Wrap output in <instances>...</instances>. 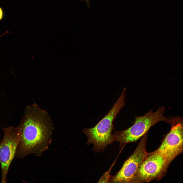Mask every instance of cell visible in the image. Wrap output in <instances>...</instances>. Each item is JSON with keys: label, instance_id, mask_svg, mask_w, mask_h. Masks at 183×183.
I'll list each match as a JSON object with an SVG mask.
<instances>
[{"label": "cell", "instance_id": "6da1fadb", "mask_svg": "<svg viewBox=\"0 0 183 183\" xmlns=\"http://www.w3.org/2000/svg\"><path fill=\"white\" fill-rule=\"evenodd\" d=\"M18 127L20 138L15 158L23 159L30 154L40 156L48 149L54 128L45 110L36 104L28 106Z\"/></svg>", "mask_w": 183, "mask_h": 183}, {"label": "cell", "instance_id": "7a4b0ae2", "mask_svg": "<svg viewBox=\"0 0 183 183\" xmlns=\"http://www.w3.org/2000/svg\"><path fill=\"white\" fill-rule=\"evenodd\" d=\"M125 91L124 88L114 105L102 120L93 127L85 128L83 131L87 137L86 144L88 145L93 144L92 149L96 153L103 151L106 146L114 141L112 133L113 123L125 104Z\"/></svg>", "mask_w": 183, "mask_h": 183}, {"label": "cell", "instance_id": "3957f363", "mask_svg": "<svg viewBox=\"0 0 183 183\" xmlns=\"http://www.w3.org/2000/svg\"><path fill=\"white\" fill-rule=\"evenodd\" d=\"M165 108H159L155 112L151 110L144 116L136 117L133 124L125 130L115 132L113 135L114 141L119 143L120 145L135 142L142 137L153 125L159 122L170 123L171 119L164 116Z\"/></svg>", "mask_w": 183, "mask_h": 183}, {"label": "cell", "instance_id": "277c9868", "mask_svg": "<svg viewBox=\"0 0 183 183\" xmlns=\"http://www.w3.org/2000/svg\"><path fill=\"white\" fill-rule=\"evenodd\" d=\"M171 163L156 150L150 154L141 163L130 183H144L161 179Z\"/></svg>", "mask_w": 183, "mask_h": 183}, {"label": "cell", "instance_id": "5b68a950", "mask_svg": "<svg viewBox=\"0 0 183 183\" xmlns=\"http://www.w3.org/2000/svg\"><path fill=\"white\" fill-rule=\"evenodd\" d=\"M170 130L156 150L171 163L183 152V117H170Z\"/></svg>", "mask_w": 183, "mask_h": 183}, {"label": "cell", "instance_id": "8992f818", "mask_svg": "<svg viewBox=\"0 0 183 183\" xmlns=\"http://www.w3.org/2000/svg\"><path fill=\"white\" fill-rule=\"evenodd\" d=\"M147 133L142 137L136 148L125 162L116 175L111 176L109 182L130 183L141 163L150 154L146 149Z\"/></svg>", "mask_w": 183, "mask_h": 183}, {"label": "cell", "instance_id": "52a82bcc", "mask_svg": "<svg viewBox=\"0 0 183 183\" xmlns=\"http://www.w3.org/2000/svg\"><path fill=\"white\" fill-rule=\"evenodd\" d=\"M4 136L0 142V163L1 165V182H7L6 178L9 167L15 155L20 138L17 127L10 126L2 129Z\"/></svg>", "mask_w": 183, "mask_h": 183}, {"label": "cell", "instance_id": "ba28073f", "mask_svg": "<svg viewBox=\"0 0 183 183\" xmlns=\"http://www.w3.org/2000/svg\"><path fill=\"white\" fill-rule=\"evenodd\" d=\"M113 165L103 175L98 182H109L111 176L110 175V172Z\"/></svg>", "mask_w": 183, "mask_h": 183}, {"label": "cell", "instance_id": "9c48e42d", "mask_svg": "<svg viewBox=\"0 0 183 183\" xmlns=\"http://www.w3.org/2000/svg\"><path fill=\"white\" fill-rule=\"evenodd\" d=\"M4 13L3 10L1 7H0V21L2 20L3 18Z\"/></svg>", "mask_w": 183, "mask_h": 183}, {"label": "cell", "instance_id": "30bf717a", "mask_svg": "<svg viewBox=\"0 0 183 183\" xmlns=\"http://www.w3.org/2000/svg\"><path fill=\"white\" fill-rule=\"evenodd\" d=\"M83 0L85 2L86 5L87 7L88 8H89L90 6V0Z\"/></svg>", "mask_w": 183, "mask_h": 183}]
</instances>
